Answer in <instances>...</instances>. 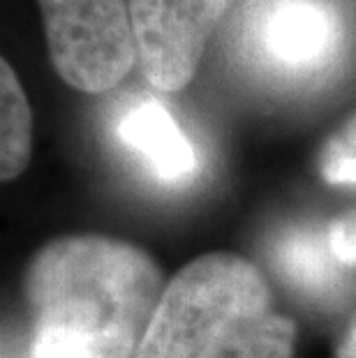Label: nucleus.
<instances>
[{
  "instance_id": "3",
  "label": "nucleus",
  "mask_w": 356,
  "mask_h": 358,
  "mask_svg": "<svg viewBox=\"0 0 356 358\" xmlns=\"http://www.w3.org/2000/svg\"><path fill=\"white\" fill-rule=\"evenodd\" d=\"M51 63L67 86L100 95L127 77L137 44L125 0H37Z\"/></svg>"
},
{
  "instance_id": "9",
  "label": "nucleus",
  "mask_w": 356,
  "mask_h": 358,
  "mask_svg": "<svg viewBox=\"0 0 356 358\" xmlns=\"http://www.w3.org/2000/svg\"><path fill=\"white\" fill-rule=\"evenodd\" d=\"M333 255L343 266H356V210L347 213L329 227Z\"/></svg>"
},
{
  "instance_id": "5",
  "label": "nucleus",
  "mask_w": 356,
  "mask_h": 358,
  "mask_svg": "<svg viewBox=\"0 0 356 358\" xmlns=\"http://www.w3.org/2000/svg\"><path fill=\"white\" fill-rule=\"evenodd\" d=\"M248 40L252 53L273 72L306 77L324 70L343 42V26L327 0L255 3Z\"/></svg>"
},
{
  "instance_id": "7",
  "label": "nucleus",
  "mask_w": 356,
  "mask_h": 358,
  "mask_svg": "<svg viewBox=\"0 0 356 358\" xmlns=\"http://www.w3.org/2000/svg\"><path fill=\"white\" fill-rule=\"evenodd\" d=\"M276 259L280 273L303 292L327 294L329 289L338 287V266L343 264L333 255L329 231L299 229L287 234L276 250Z\"/></svg>"
},
{
  "instance_id": "6",
  "label": "nucleus",
  "mask_w": 356,
  "mask_h": 358,
  "mask_svg": "<svg viewBox=\"0 0 356 358\" xmlns=\"http://www.w3.org/2000/svg\"><path fill=\"white\" fill-rule=\"evenodd\" d=\"M118 136L143 157L157 178L178 182L197 171V153L171 113L160 102L143 100L120 118Z\"/></svg>"
},
{
  "instance_id": "4",
  "label": "nucleus",
  "mask_w": 356,
  "mask_h": 358,
  "mask_svg": "<svg viewBox=\"0 0 356 358\" xmlns=\"http://www.w3.org/2000/svg\"><path fill=\"white\" fill-rule=\"evenodd\" d=\"M141 74L176 93L194 79L206 42L232 0H127Z\"/></svg>"
},
{
  "instance_id": "8",
  "label": "nucleus",
  "mask_w": 356,
  "mask_h": 358,
  "mask_svg": "<svg viewBox=\"0 0 356 358\" xmlns=\"http://www.w3.org/2000/svg\"><path fill=\"white\" fill-rule=\"evenodd\" d=\"M33 116L28 97L12 70L10 60H0V178L5 182L24 173L30 159Z\"/></svg>"
},
{
  "instance_id": "2",
  "label": "nucleus",
  "mask_w": 356,
  "mask_h": 358,
  "mask_svg": "<svg viewBox=\"0 0 356 358\" xmlns=\"http://www.w3.org/2000/svg\"><path fill=\"white\" fill-rule=\"evenodd\" d=\"M294 340V322L273 310L259 268L211 252L164 287L134 358H292Z\"/></svg>"
},
{
  "instance_id": "11",
  "label": "nucleus",
  "mask_w": 356,
  "mask_h": 358,
  "mask_svg": "<svg viewBox=\"0 0 356 358\" xmlns=\"http://www.w3.org/2000/svg\"><path fill=\"white\" fill-rule=\"evenodd\" d=\"M338 358H356V315L352 317L350 326H347L345 338L340 340Z\"/></svg>"
},
{
  "instance_id": "10",
  "label": "nucleus",
  "mask_w": 356,
  "mask_h": 358,
  "mask_svg": "<svg viewBox=\"0 0 356 358\" xmlns=\"http://www.w3.org/2000/svg\"><path fill=\"white\" fill-rule=\"evenodd\" d=\"M324 150H327V153H338V155L356 157V116L343 129H340L336 136H333Z\"/></svg>"
},
{
  "instance_id": "1",
  "label": "nucleus",
  "mask_w": 356,
  "mask_h": 358,
  "mask_svg": "<svg viewBox=\"0 0 356 358\" xmlns=\"http://www.w3.org/2000/svg\"><path fill=\"white\" fill-rule=\"evenodd\" d=\"M148 252L107 236H63L24 273L30 358H134L164 294Z\"/></svg>"
}]
</instances>
